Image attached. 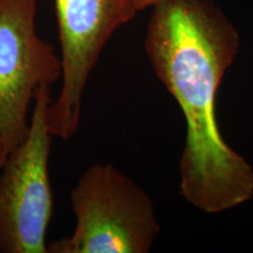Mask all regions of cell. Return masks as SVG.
I'll return each instance as SVG.
<instances>
[{"instance_id":"6da1fadb","label":"cell","mask_w":253,"mask_h":253,"mask_svg":"<svg viewBox=\"0 0 253 253\" xmlns=\"http://www.w3.org/2000/svg\"><path fill=\"white\" fill-rule=\"evenodd\" d=\"M153 8L145 52L186 122L181 194L204 212L231 210L253 197L252 167L224 140L216 113L239 33L212 0H167Z\"/></svg>"},{"instance_id":"7a4b0ae2","label":"cell","mask_w":253,"mask_h":253,"mask_svg":"<svg viewBox=\"0 0 253 253\" xmlns=\"http://www.w3.org/2000/svg\"><path fill=\"white\" fill-rule=\"evenodd\" d=\"M72 236L55 239L47 253H147L161 232L153 201L113 164H93L71 192Z\"/></svg>"},{"instance_id":"3957f363","label":"cell","mask_w":253,"mask_h":253,"mask_svg":"<svg viewBox=\"0 0 253 253\" xmlns=\"http://www.w3.org/2000/svg\"><path fill=\"white\" fill-rule=\"evenodd\" d=\"M52 84H41L34 99L30 130L0 168V252L47 253L53 214L49 181L52 137L48 109Z\"/></svg>"},{"instance_id":"277c9868","label":"cell","mask_w":253,"mask_h":253,"mask_svg":"<svg viewBox=\"0 0 253 253\" xmlns=\"http://www.w3.org/2000/svg\"><path fill=\"white\" fill-rule=\"evenodd\" d=\"M38 0H0V138L2 163L30 130L28 110L41 84L61 79V60L38 36Z\"/></svg>"},{"instance_id":"5b68a950","label":"cell","mask_w":253,"mask_h":253,"mask_svg":"<svg viewBox=\"0 0 253 253\" xmlns=\"http://www.w3.org/2000/svg\"><path fill=\"white\" fill-rule=\"evenodd\" d=\"M61 87L48 109L53 137L68 140L80 125L82 99L104 46L137 13L134 0H55Z\"/></svg>"},{"instance_id":"8992f818","label":"cell","mask_w":253,"mask_h":253,"mask_svg":"<svg viewBox=\"0 0 253 253\" xmlns=\"http://www.w3.org/2000/svg\"><path fill=\"white\" fill-rule=\"evenodd\" d=\"M163 1H167V0H134L135 6L138 12L143 11V9L148 7H154V6L161 4Z\"/></svg>"},{"instance_id":"52a82bcc","label":"cell","mask_w":253,"mask_h":253,"mask_svg":"<svg viewBox=\"0 0 253 253\" xmlns=\"http://www.w3.org/2000/svg\"><path fill=\"white\" fill-rule=\"evenodd\" d=\"M2 155H4V145H2V141L0 138V168L2 166Z\"/></svg>"}]
</instances>
